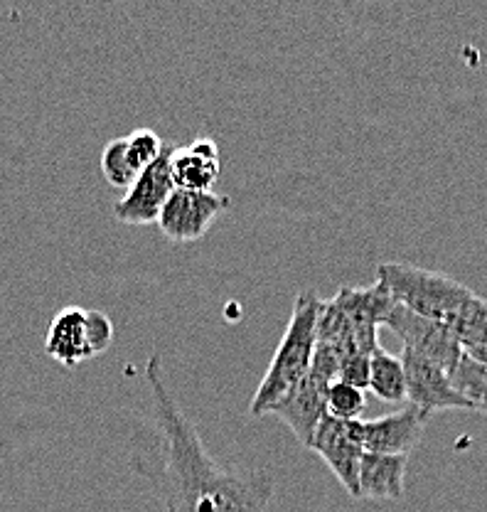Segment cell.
Instances as JSON below:
<instances>
[{
	"mask_svg": "<svg viewBox=\"0 0 487 512\" xmlns=\"http://www.w3.org/2000/svg\"><path fill=\"white\" fill-rule=\"evenodd\" d=\"M151 389L148 429L133 448L131 463L158 490L165 512H264L276 490L269 471L229 468L210 456L192 421L165 382L163 362L146 365Z\"/></svg>",
	"mask_w": 487,
	"mask_h": 512,
	"instance_id": "6da1fadb",
	"label": "cell"
},
{
	"mask_svg": "<svg viewBox=\"0 0 487 512\" xmlns=\"http://www.w3.org/2000/svg\"><path fill=\"white\" fill-rule=\"evenodd\" d=\"M323 311V298L315 291L298 293L288 318L286 333L271 357L264 380L256 387L249 412L254 416L269 414L278 399L286 397L298 382L305 380L313 365L315 345H318V318Z\"/></svg>",
	"mask_w": 487,
	"mask_h": 512,
	"instance_id": "7a4b0ae2",
	"label": "cell"
},
{
	"mask_svg": "<svg viewBox=\"0 0 487 512\" xmlns=\"http://www.w3.org/2000/svg\"><path fill=\"white\" fill-rule=\"evenodd\" d=\"M377 279L389 288L396 306H404L406 311L416 313V316L446 323L448 328L456 320L460 308L473 296L468 286L451 279L448 274L404 264V261L379 264Z\"/></svg>",
	"mask_w": 487,
	"mask_h": 512,
	"instance_id": "3957f363",
	"label": "cell"
},
{
	"mask_svg": "<svg viewBox=\"0 0 487 512\" xmlns=\"http://www.w3.org/2000/svg\"><path fill=\"white\" fill-rule=\"evenodd\" d=\"M384 325L399 335L404 350H411L416 355L426 357V360L436 362L448 375H451L453 367L458 365V360L465 352L456 333L446 323L416 316V313L406 311L404 306H396Z\"/></svg>",
	"mask_w": 487,
	"mask_h": 512,
	"instance_id": "277c9868",
	"label": "cell"
},
{
	"mask_svg": "<svg viewBox=\"0 0 487 512\" xmlns=\"http://www.w3.org/2000/svg\"><path fill=\"white\" fill-rule=\"evenodd\" d=\"M229 207L232 200L224 195L175 188L160 212L158 227L170 242H197Z\"/></svg>",
	"mask_w": 487,
	"mask_h": 512,
	"instance_id": "5b68a950",
	"label": "cell"
},
{
	"mask_svg": "<svg viewBox=\"0 0 487 512\" xmlns=\"http://www.w3.org/2000/svg\"><path fill=\"white\" fill-rule=\"evenodd\" d=\"M428 414L406 404L401 412L379 416V419L347 421L357 444L365 453H382V456H409L421 441L426 429Z\"/></svg>",
	"mask_w": 487,
	"mask_h": 512,
	"instance_id": "8992f818",
	"label": "cell"
},
{
	"mask_svg": "<svg viewBox=\"0 0 487 512\" xmlns=\"http://www.w3.org/2000/svg\"><path fill=\"white\" fill-rule=\"evenodd\" d=\"M175 146H165L160 158L148 165L136 183L126 190L114 205L116 220L123 224H158L160 212H163L168 197L175 192L173 170H170V158H173Z\"/></svg>",
	"mask_w": 487,
	"mask_h": 512,
	"instance_id": "52a82bcc",
	"label": "cell"
},
{
	"mask_svg": "<svg viewBox=\"0 0 487 512\" xmlns=\"http://www.w3.org/2000/svg\"><path fill=\"white\" fill-rule=\"evenodd\" d=\"M401 365L406 375V402L431 416L443 409H465L473 412L463 394L453 387L451 375L436 362L416 355L411 350H401Z\"/></svg>",
	"mask_w": 487,
	"mask_h": 512,
	"instance_id": "ba28073f",
	"label": "cell"
},
{
	"mask_svg": "<svg viewBox=\"0 0 487 512\" xmlns=\"http://www.w3.org/2000/svg\"><path fill=\"white\" fill-rule=\"evenodd\" d=\"M333 301L345 313L347 320H350L352 328L357 330V338H360L362 350L367 355L382 348L377 340L379 325L387 323V318L392 316V311L396 308L392 293H389V288L382 281L377 279L372 286L365 288L342 286L333 296Z\"/></svg>",
	"mask_w": 487,
	"mask_h": 512,
	"instance_id": "9c48e42d",
	"label": "cell"
},
{
	"mask_svg": "<svg viewBox=\"0 0 487 512\" xmlns=\"http://www.w3.org/2000/svg\"><path fill=\"white\" fill-rule=\"evenodd\" d=\"M163 148V138L151 128H138L128 136L114 138L101 151V173L106 183L128 190L136 183L138 175L160 158Z\"/></svg>",
	"mask_w": 487,
	"mask_h": 512,
	"instance_id": "30bf717a",
	"label": "cell"
},
{
	"mask_svg": "<svg viewBox=\"0 0 487 512\" xmlns=\"http://www.w3.org/2000/svg\"><path fill=\"white\" fill-rule=\"evenodd\" d=\"M310 451H315L328 463L330 471L335 473V478L340 480V485L352 498H360V463L365 456V448L357 444L347 421L325 416L315 431L313 441H310Z\"/></svg>",
	"mask_w": 487,
	"mask_h": 512,
	"instance_id": "8fae6325",
	"label": "cell"
},
{
	"mask_svg": "<svg viewBox=\"0 0 487 512\" xmlns=\"http://www.w3.org/2000/svg\"><path fill=\"white\" fill-rule=\"evenodd\" d=\"M328 389L330 382H325L315 372H308L305 380L298 382L286 397L278 399L269 414H276L296 434V439L310 448L320 421L328 416Z\"/></svg>",
	"mask_w": 487,
	"mask_h": 512,
	"instance_id": "7c38bea8",
	"label": "cell"
},
{
	"mask_svg": "<svg viewBox=\"0 0 487 512\" xmlns=\"http://www.w3.org/2000/svg\"><path fill=\"white\" fill-rule=\"evenodd\" d=\"M45 352L64 367H77L99 355L92 338L89 311L67 306L50 320L45 338Z\"/></svg>",
	"mask_w": 487,
	"mask_h": 512,
	"instance_id": "4fadbf2b",
	"label": "cell"
},
{
	"mask_svg": "<svg viewBox=\"0 0 487 512\" xmlns=\"http://www.w3.org/2000/svg\"><path fill=\"white\" fill-rule=\"evenodd\" d=\"M170 170H173L175 188L212 192V185L217 183L219 173H222L219 146L207 136L195 138L187 146H175Z\"/></svg>",
	"mask_w": 487,
	"mask_h": 512,
	"instance_id": "5bb4252c",
	"label": "cell"
},
{
	"mask_svg": "<svg viewBox=\"0 0 487 512\" xmlns=\"http://www.w3.org/2000/svg\"><path fill=\"white\" fill-rule=\"evenodd\" d=\"M409 456L365 453L360 463V498L399 500L404 495V473Z\"/></svg>",
	"mask_w": 487,
	"mask_h": 512,
	"instance_id": "9a60e30c",
	"label": "cell"
},
{
	"mask_svg": "<svg viewBox=\"0 0 487 512\" xmlns=\"http://www.w3.org/2000/svg\"><path fill=\"white\" fill-rule=\"evenodd\" d=\"M369 389L382 402L399 404L406 402V375L401 357L392 355L384 348L372 352V372H369Z\"/></svg>",
	"mask_w": 487,
	"mask_h": 512,
	"instance_id": "2e32d148",
	"label": "cell"
},
{
	"mask_svg": "<svg viewBox=\"0 0 487 512\" xmlns=\"http://www.w3.org/2000/svg\"><path fill=\"white\" fill-rule=\"evenodd\" d=\"M451 382L463 394L465 402L473 407V412L487 416V365L475 360L468 352H463L458 365L453 367Z\"/></svg>",
	"mask_w": 487,
	"mask_h": 512,
	"instance_id": "e0dca14e",
	"label": "cell"
},
{
	"mask_svg": "<svg viewBox=\"0 0 487 512\" xmlns=\"http://www.w3.org/2000/svg\"><path fill=\"white\" fill-rule=\"evenodd\" d=\"M451 330L463 345V350L485 348L487 345V301L478 293L468 298L456 320L451 323Z\"/></svg>",
	"mask_w": 487,
	"mask_h": 512,
	"instance_id": "ac0fdd59",
	"label": "cell"
},
{
	"mask_svg": "<svg viewBox=\"0 0 487 512\" xmlns=\"http://www.w3.org/2000/svg\"><path fill=\"white\" fill-rule=\"evenodd\" d=\"M367 407L365 392L345 382H333L328 389V416L337 421H360Z\"/></svg>",
	"mask_w": 487,
	"mask_h": 512,
	"instance_id": "d6986e66",
	"label": "cell"
},
{
	"mask_svg": "<svg viewBox=\"0 0 487 512\" xmlns=\"http://www.w3.org/2000/svg\"><path fill=\"white\" fill-rule=\"evenodd\" d=\"M369 372H372V355H350L342 360L337 382H345L365 392L369 389Z\"/></svg>",
	"mask_w": 487,
	"mask_h": 512,
	"instance_id": "ffe728a7",
	"label": "cell"
},
{
	"mask_svg": "<svg viewBox=\"0 0 487 512\" xmlns=\"http://www.w3.org/2000/svg\"><path fill=\"white\" fill-rule=\"evenodd\" d=\"M465 352H468V355H473L478 362H483V365H487V345L485 348H475V350H465Z\"/></svg>",
	"mask_w": 487,
	"mask_h": 512,
	"instance_id": "44dd1931",
	"label": "cell"
}]
</instances>
